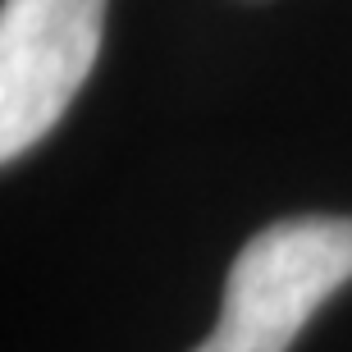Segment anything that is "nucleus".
Segmentation results:
<instances>
[{"instance_id": "1", "label": "nucleus", "mask_w": 352, "mask_h": 352, "mask_svg": "<svg viewBox=\"0 0 352 352\" xmlns=\"http://www.w3.org/2000/svg\"><path fill=\"white\" fill-rule=\"evenodd\" d=\"M348 279V215H298L270 224L229 265L220 320L192 352H288L311 311Z\"/></svg>"}, {"instance_id": "2", "label": "nucleus", "mask_w": 352, "mask_h": 352, "mask_svg": "<svg viewBox=\"0 0 352 352\" xmlns=\"http://www.w3.org/2000/svg\"><path fill=\"white\" fill-rule=\"evenodd\" d=\"M105 0L0 5V156L46 138L96 65Z\"/></svg>"}]
</instances>
